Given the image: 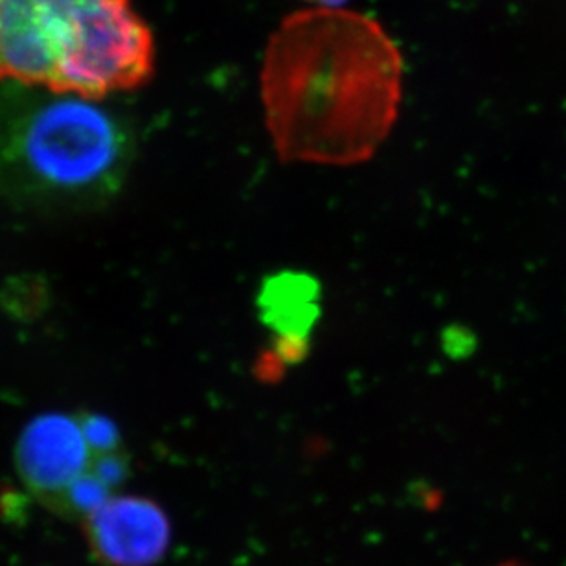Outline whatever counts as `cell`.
Listing matches in <instances>:
<instances>
[{
    "label": "cell",
    "mask_w": 566,
    "mask_h": 566,
    "mask_svg": "<svg viewBox=\"0 0 566 566\" xmlns=\"http://www.w3.org/2000/svg\"><path fill=\"white\" fill-rule=\"evenodd\" d=\"M403 57L371 17L338 6L294 11L269 39L262 99L287 163H365L398 120Z\"/></svg>",
    "instance_id": "cell-1"
},
{
    "label": "cell",
    "mask_w": 566,
    "mask_h": 566,
    "mask_svg": "<svg viewBox=\"0 0 566 566\" xmlns=\"http://www.w3.org/2000/svg\"><path fill=\"white\" fill-rule=\"evenodd\" d=\"M124 127L94 99L8 83L0 91V190L38 210L93 207L120 190Z\"/></svg>",
    "instance_id": "cell-2"
},
{
    "label": "cell",
    "mask_w": 566,
    "mask_h": 566,
    "mask_svg": "<svg viewBox=\"0 0 566 566\" xmlns=\"http://www.w3.org/2000/svg\"><path fill=\"white\" fill-rule=\"evenodd\" d=\"M155 39L132 0H0V80L102 99L149 82Z\"/></svg>",
    "instance_id": "cell-3"
},
{
    "label": "cell",
    "mask_w": 566,
    "mask_h": 566,
    "mask_svg": "<svg viewBox=\"0 0 566 566\" xmlns=\"http://www.w3.org/2000/svg\"><path fill=\"white\" fill-rule=\"evenodd\" d=\"M96 457L77 418L44 415L22 430L17 471L28 490L57 512L69 488L93 471Z\"/></svg>",
    "instance_id": "cell-4"
},
{
    "label": "cell",
    "mask_w": 566,
    "mask_h": 566,
    "mask_svg": "<svg viewBox=\"0 0 566 566\" xmlns=\"http://www.w3.org/2000/svg\"><path fill=\"white\" fill-rule=\"evenodd\" d=\"M88 546L109 566H151L168 552L166 513L142 496H109L83 518Z\"/></svg>",
    "instance_id": "cell-5"
},
{
    "label": "cell",
    "mask_w": 566,
    "mask_h": 566,
    "mask_svg": "<svg viewBox=\"0 0 566 566\" xmlns=\"http://www.w3.org/2000/svg\"><path fill=\"white\" fill-rule=\"evenodd\" d=\"M262 298L269 324L287 338L289 357H296L305 344L302 335L310 329L315 313L313 282L294 274H282L265 285Z\"/></svg>",
    "instance_id": "cell-6"
},
{
    "label": "cell",
    "mask_w": 566,
    "mask_h": 566,
    "mask_svg": "<svg viewBox=\"0 0 566 566\" xmlns=\"http://www.w3.org/2000/svg\"><path fill=\"white\" fill-rule=\"evenodd\" d=\"M80 423H82L83 434L87 438L88 446L98 457L118 452V443H120L118 430L107 418L93 415L83 416L80 418Z\"/></svg>",
    "instance_id": "cell-7"
},
{
    "label": "cell",
    "mask_w": 566,
    "mask_h": 566,
    "mask_svg": "<svg viewBox=\"0 0 566 566\" xmlns=\"http://www.w3.org/2000/svg\"><path fill=\"white\" fill-rule=\"evenodd\" d=\"M307 2H315L316 6H338L343 0H307Z\"/></svg>",
    "instance_id": "cell-8"
},
{
    "label": "cell",
    "mask_w": 566,
    "mask_h": 566,
    "mask_svg": "<svg viewBox=\"0 0 566 566\" xmlns=\"http://www.w3.org/2000/svg\"><path fill=\"white\" fill-rule=\"evenodd\" d=\"M501 566H528V565H524V563L510 562V563H502Z\"/></svg>",
    "instance_id": "cell-9"
}]
</instances>
